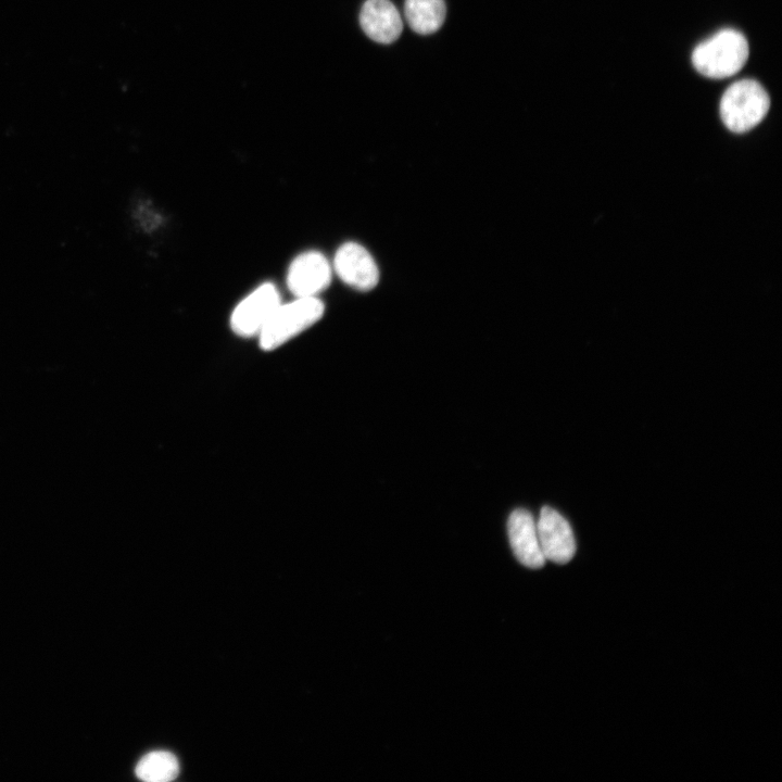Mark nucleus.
<instances>
[{
	"label": "nucleus",
	"mask_w": 782,
	"mask_h": 782,
	"mask_svg": "<svg viewBox=\"0 0 782 782\" xmlns=\"http://www.w3.org/2000/svg\"><path fill=\"white\" fill-rule=\"evenodd\" d=\"M748 42L743 34L726 28L699 43L692 53L695 70L709 78L735 75L748 59Z\"/></svg>",
	"instance_id": "1"
},
{
	"label": "nucleus",
	"mask_w": 782,
	"mask_h": 782,
	"mask_svg": "<svg viewBox=\"0 0 782 782\" xmlns=\"http://www.w3.org/2000/svg\"><path fill=\"white\" fill-rule=\"evenodd\" d=\"M769 108L770 98L766 89L754 79H741L724 91L720 116L729 130L741 134L758 125Z\"/></svg>",
	"instance_id": "2"
},
{
	"label": "nucleus",
	"mask_w": 782,
	"mask_h": 782,
	"mask_svg": "<svg viewBox=\"0 0 782 782\" xmlns=\"http://www.w3.org/2000/svg\"><path fill=\"white\" fill-rule=\"evenodd\" d=\"M324 310V303L316 297L280 303L258 335L261 348L266 351L279 348L319 320Z\"/></svg>",
	"instance_id": "3"
},
{
	"label": "nucleus",
	"mask_w": 782,
	"mask_h": 782,
	"mask_svg": "<svg viewBox=\"0 0 782 782\" xmlns=\"http://www.w3.org/2000/svg\"><path fill=\"white\" fill-rule=\"evenodd\" d=\"M280 303L275 285H261L234 310L230 317L232 331L245 338L258 336Z\"/></svg>",
	"instance_id": "4"
},
{
	"label": "nucleus",
	"mask_w": 782,
	"mask_h": 782,
	"mask_svg": "<svg viewBox=\"0 0 782 782\" xmlns=\"http://www.w3.org/2000/svg\"><path fill=\"white\" fill-rule=\"evenodd\" d=\"M535 524L544 558L557 564L568 563L576 552L575 537L569 522L557 510L544 506Z\"/></svg>",
	"instance_id": "5"
},
{
	"label": "nucleus",
	"mask_w": 782,
	"mask_h": 782,
	"mask_svg": "<svg viewBox=\"0 0 782 782\" xmlns=\"http://www.w3.org/2000/svg\"><path fill=\"white\" fill-rule=\"evenodd\" d=\"M333 269L344 283L360 291L374 289L379 280L374 257L356 242H345L338 249Z\"/></svg>",
	"instance_id": "6"
},
{
	"label": "nucleus",
	"mask_w": 782,
	"mask_h": 782,
	"mask_svg": "<svg viewBox=\"0 0 782 782\" xmlns=\"http://www.w3.org/2000/svg\"><path fill=\"white\" fill-rule=\"evenodd\" d=\"M331 265L319 252L298 255L289 266L287 285L297 298L316 297L330 283Z\"/></svg>",
	"instance_id": "7"
},
{
	"label": "nucleus",
	"mask_w": 782,
	"mask_h": 782,
	"mask_svg": "<svg viewBox=\"0 0 782 782\" xmlns=\"http://www.w3.org/2000/svg\"><path fill=\"white\" fill-rule=\"evenodd\" d=\"M507 530L510 546L517 559L526 567L541 568L545 558L540 547L537 524L532 515L524 509H515L508 518Z\"/></svg>",
	"instance_id": "8"
},
{
	"label": "nucleus",
	"mask_w": 782,
	"mask_h": 782,
	"mask_svg": "<svg viewBox=\"0 0 782 782\" xmlns=\"http://www.w3.org/2000/svg\"><path fill=\"white\" fill-rule=\"evenodd\" d=\"M360 24L364 33L379 43L395 41L403 29L400 13L389 0H366L360 12Z\"/></svg>",
	"instance_id": "9"
},
{
	"label": "nucleus",
	"mask_w": 782,
	"mask_h": 782,
	"mask_svg": "<svg viewBox=\"0 0 782 782\" xmlns=\"http://www.w3.org/2000/svg\"><path fill=\"white\" fill-rule=\"evenodd\" d=\"M404 15L408 26L417 34L437 31L446 15L444 0H405Z\"/></svg>",
	"instance_id": "10"
},
{
	"label": "nucleus",
	"mask_w": 782,
	"mask_h": 782,
	"mask_svg": "<svg viewBox=\"0 0 782 782\" xmlns=\"http://www.w3.org/2000/svg\"><path fill=\"white\" fill-rule=\"evenodd\" d=\"M136 775L147 782H168L179 773V762L169 752L155 751L144 755L136 766Z\"/></svg>",
	"instance_id": "11"
}]
</instances>
